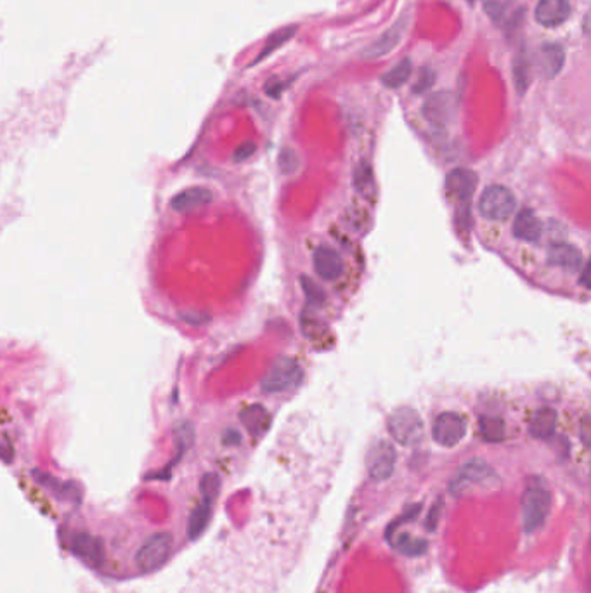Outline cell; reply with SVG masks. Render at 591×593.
I'll use <instances>...</instances> for the list:
<instances>
[{
  "label": "cell",
  "instance_id": "27",
  "mask_svg": "<svg viewBox=\"0 0 591 593\" xmlns=\"http://www.w3.org/2000/svg\"><path fill=\"white\" fill-rule=\"evenodd\" d=\"M295 33H297V26L295 25L285 26V28L277 30L276 33H272V35H270L268 38V42H265V47L262 49V52L258 54L257 59L253 61V64L255 63H260V61H264L265 57H269L270 54H272L274 51H277V49H280V47H283V45L287 44V42L292 40Z\"/></svg>",
  "mask_w": 591,
  "mask_h": 593
},
{
  "label": "cell",
  "instance_id": "13",
  "mask_svg": "<svg viewBox=\"0 0 591 593\" xmlns=\"http://www.w3.org/2000/svg\"><path fill=\"white\" fill-rule=\"evenodd\" d=\"M404 32H406V18L399 19L396 25L390 26L384 35L378 37L372 45H368V47L362 51L361 56L365 57V59H378V57L387 56L389 52H392L394 49L399 45Z\"/></svg>",
  "mask_w": 591,
  "mask_h": 593
},
{
  "label": "cell",
  "instance_id": "31",
  "mask_svg": "<svg viewBox=\"0 0 591 593\" xmlns=\"http://www.w3.org/2000/svg\"><path fill=\"white\" fill-rule=\"evenodd\" d=\"M200 493H202V498L207 500V502L214 503L215 498L220 493V477L219 473L208 472L205 473L200 480Z\"/></svg>",
  "mask_w": 591,
  "mask_h": 593
},
{
  "label": "cell",
  "instance_id": "25",
  "mask_svg": "<svg viewBox=\"0 0 591 593\" xmlns=\"http://www.w3.org/2000/svg\"><path fill=\"white\" fill-rule=\"evenodd\" d=\"M173 442H176L177 456H176V460L170 464V467H172V465H176L177 461H179L180 458L186 454L188 449L193 446V442H195V427H193L189 422L177 423L176 429H173ZM170 467L165 468V471L168 472Z\"/></svg>",
  "mask_w": 591,
  "mask_h": 593
},
{
  "label": "cell",
  "instance_id": "6",
  "mask_svg": "<svg viewBox=\"0 0 591 593\" xmlns=\"http://www.w3.org/2000/svg\"><path fill=\"white\" fill-rule=\"evenodd\" d=\"M173 548V536L167 531L154 533L135 553V564L142 572H153L168 560Z\"/></svg>",
  "mask_w": 591,
  "mask_h": 593
},
{
  "label": "cell",
  "instance_id": "39",
  "mask_svg": "<svg viewBox=\"0 0 591 593\" xmlns=\"http://www.w3.org/2000/svg\"><path fill=\"white\" fill-rule=\"evenodd\" d=\"M13 456H14L13 444H11L9 439L2 434V436H0V458H2L4 461H7V464H11V461H13Z\"/></svg>",
  "mask_w": 591,
  "mask_h": 593
},
{
  "label": "cell",
  "instance_id": "18",
  "mask_svg": "<svg viewBox=\"0 0 591 593\" xmlns=\"http://www.w3.org/2000/svg\"><path fill=\"white\" fill-rule=\"evenodd\" d=\"M33 479L40 484L42 488L49 489L56 498L64 500V502H75L79 503L82 500V489L76 486L75 483H69V480H61L57 477L51 476V473L45 472H33Z\"/></svg>",
  "mask_w": 591,
  "mask_h": 593
},
{
  "label": "cell",
  "instance_id": "2",
  "mask_svg": "<svg viewBox=\"0 0 591 593\" xmlns=\"http://www.w3.org/2000/svg\"><path fill=\"white\" fill-rule=\"evenodd\" d=\"M551 510V493L544 484H529L522 495V526L525 533H536L546 522Z\"/></svg>",
  "mask_w": 591,
  "mask_h": 593
},
{
  "label": "cell",
  "instance_id": "34",
  "mask_svg": "<svg viewBox=\"0 0 591 593\" xmlns=\"http://www.w3.org/2000/svg\"><path fill=\"white\" fill-rule=\"evenodd\" d=\"M435 84V73L430 70V68H422L418 73V79H416L415 86H413V92L415 94H425V92H428L432 88V86Z\"/></svg>",
  "mask_w": 591,
  "mask_h": 593
},
{
  "label": "cell",
  "instance_id": "16",
  "mask_svg": "<svg viewBox=\"0 0 591 593\" xmlns=\"http://www.w3.org/2000/svg\"><path fill=\"white\" fill-rule=\"evenodd\" d=\"M312 264H314L316 272H318L324 281L338 280L343 272L342 257H340L337 250L330 248V246H319V248H316L314 255H312Z\"/></svg>",
  "mask_w": 591,
  "mask_h": 593
},
{
  "label": "cell",
  "instance_id": "8",
  "mask_svg": "<svg viewBox=\"0 0 591 593\" xmlns=\"http://www.w3.org/2000/svg\"><path fill=\"white\" fill-rule=\"evenodd\" d=\"M422 113L425 120L432 127L444 129L446 125H449L454 118V113H457V98L449 91L435 92V94L428 96L427 101L423 103Z\"/></svg>",
  "mask_w": 591,
  "mask_h": 593
},
{
  "label": "cell",
  "instance_id": "28",
  "mask_svg": "<svg viewBox=\"0 0 591 593\" xmlns=\"http://www.w3.org/2000/svg\"><path fill=\"white\" fill-rule=\"evenodd\" d=\"M413 73V63L411 59H403L401 63H397L392 70L381 75V84L389 88H397L403 87L406 82L409 80Z\"/></svg>",
  "mask_w": 591,
  "mask_h": 593
},
{
  "label": "cell",
  "instance_id": "37",
  "mask_svg": "<svg viewBox=\"0 0 591 593\" xmlns=\"http://www.w3.org/2000/svg\"><path fill=\"white\" fill-rule=\"evenodd\" d=\"M179 318L193 326H202L205 323L210 321V316L203 313V311H184V313H180Z\"/></svg>",
  "mask_w": 591,
  "mask_h": 593
},
{
  "label": "cell",
  "instance_id": "17",
  "mask_svg": "<svg viewBox=\"0 0 591 593\" xmlns=\"http://www.w3.org/2000/svg\"><path fill=\"white\" fill-rule=\"evenodd\" d=\"M212 200H214V192L208 190V188L195 186L177 192L172 198V202H170V207L176 212H179V214H188V212L198 210L208 205Z\"/></svg>",
  "mask_w": 591,
  "mask_h": 593
},
{
  "label": "cell",
  "instance_id": "19",
  "mask_svg": "<svg viewBox=\"0 0 591 593\" xmlns=\"http://www.w3.org/2000/svg\"><path fill=\"white\" fill-rule=\"evenodd\" d=\"M513 236L525 243H538L543 236V224L531 209H522L513 221Z\"/></svg>",
  "mask_w": 591,
  "mask_h": 593
},
{
  "label": "cell",
  "instance_id": "22",
  "mask_svg": "<svg viewBox=\"0 0 591 593\" xmlns=\"http://www.w3.org/2000/svg\"><path fill=\"white\" fill-rule=\"evenodd\" d=\"M241 423L252 436H262L270 425V417L260 404H252L239 413Z\"/></svg>",
  "mask_w": 591,
  "mask_h": 593
},
{
  "label": "cell",
  "instance_id": "29",
  "mask_svg": "<svg viewBox=\"0 0 591 593\" xmlns=\"http://www.w3.org/2000/svg\"><path fill=\"white\" fill-rule=\"evenodd\" d=\"M354 186L361 195L372 196L373 192V171L366 161H361V163L355 167L354 171Z\"/></svg>",
  "mask_w": 591,
  "mask_h": 593
},
{
  "label": "cell",
  "instance_id": "35",
  "mask_svg": "<svg viewBox=\"0 0 591 593\" xmlns=\"http://www.w3.org/2000/svg\"><path fill=\"white\" fill-rule=\"evenodd\" d=\"M442 510H444V500L437 498L434 505L430 507V510H428L427 517H425V527H427V531L434 533V531L437 529L440 517H442Z\"/></svg>",
  "mask_w": 591,
  "mask_h": 593
},
{
  "label": "cell",
  "instance_id": "20",
  "mask_svg": "<svg viewBox=\"0 0 591 593\" xmlns=\"http://www.w3.org/2000/svg\"><path fill=\"white\" fill-rule=\"evenodd\" d=\"M566 64V51L557 42H548L539 51V71L544 79H555Z\"/></svg>",
  "mask_w": 591,
  "mask_h": 593
},
{
  "label": "cell",
  "instance_id": "7",
  "mask_svg": "<svg viewBox=\"0 0 591 593\" xmlns=\"http://www.w3.org/2000/svg\"><path fill=\"white\" fill-rule=\"evenodd\" d=\"M397 453L396 448L387 441H377L369 448L368 456H366V468H368L369 477L373 480H387L392 477L396 471Z\"/></svg>",
  "mask_w": 591,
  "mask_h": 593
},
{
  "label": "cell",
  "instance_id": "12",
  "mask_svg": "<svg viewBox=\"0 0 591 593\" xmlns=\"http://www.w3.org/2000/svg\"><path fill=\"white\" fill-rule=\"evenodd\" d=\"M536 21L546 28L563 25L570 16L569 0H539L534 9Z\"/></svg>",
  "mask_w": 591,
  "mask_h": 593
},
{
  "label": "cell",
  "instance_id": "3",
  "mask_svg": "<svg viewBox=\"0 0 591 593\" xmlns=\"http://www.w3.org/2000/svg\"><path fill=\"white\" fill-rule=\"evenodd\" d=\"M389 432L396 442L403 446H416L423 441V420L415 408L401 406L389 418Z\"/></svg>",
  "mask_w": 591,
  "mask_h": 593
},
{
  "label": "cell",
  "instance_id": "32",
  "mask_svg": "<svg viewBox=\"0 0 591 593\" xmlns=\"http://www.w3.org/2000/svg\"><path fill=\"white\" fill-rule=\"evenodd\" d=\"M300 283H302V290L305 296H307L309 304H312L314 307H319L326 302V292H324L318 283H314V281L309 278V276H302Z\"/></svg>",
  "mask_w": 591,
  "mask_h": 593
},
{
  "label": "cell",
  "instance_id": "9",
  "mask_svg": "<svg viewBox=\"0 0 591 593\" xmlns=\"http://www.w3.org/2000/svg\"><path fill=\"white\" fill-rule=\"evenodd\" d=\"M466 434V425L465 420L459 417L458 413H453V411H446V413H440L437 418H435L434 427H432V437L437 444L444 446V448H453V446L459 444L463 441Z\"/></svg>",
  "mask_w": 591,
  "mask_h": 593
},
{
  "label": "cell",
  "instance_id": "40",
  "mask_svg": "<svg viewBox=\"0 0 591 593\" xmlns=\"http://www.w3.org/2000/svg\"><path fill=\"white\" fill-rule=\"evenodd\" d=\"M222 441H224V444H227V446L229 444L238 446L239 442H241V436H239V432H236V430H226Z\"/></svg>",
  "mask_w": 591,
  "mask_h": 593
},
{
  "label": "cell",
  "instance_id": "23",
  "mask_svg": "<svg viewBox=\"0 0 591 593\" xmlns=\"http://www.w3.org/2000/svg\"><path fill=\"white\" fill-rule=\"evenodd\" d=\"M212 505H214V503L207 502V500H202V503L196 505L195 510L191 512L189 521H188L189 540H193V541L198 540V538L205 533V529H207L208 522H210V517H212Z\"/></svg>",
  "mask_w": 591,
  "mask_h": 593
},
{
  "label": "cell",
  "instance_id": "5",
  "mask_svg": "<svg viewBox=\"0 0 591 593\" xmlns=\"http://www.w3.org/2000/svg\"><path fill=\"white\" fill-rule=\"evenodd\" d=\"M302 380V367L293 357H280L270 364L269 372L262 379L260 388L265 394H280L297 387Z\"/></svg>",
  "mask_w": 591,
  "mask_h": 593
},
{
  "label": "cell",
  "instance_id": "30",
  "mask_svg": "<svg viewBox=\"0 0 591 593\" xmlns=\"http://www.w3.org/2000/svg\"><path fill=\"white\" fill-rule=\"evenodd\" d=\"M529 71H531V64H529L527 52L520 51L517 56L515 63H513V75H515V86L519 94H524L529 86Z\"/></svg>",
  "mask_w": 591,
  "mask_h": 593
},
{
  "label": "cell",
  "instance_id": "11",
  "mask_svg": "<svg viewBox=\"0 0 591 593\" xmlns=\"http://www.w3.org/2000/svg\"><path fill=\"white\" fill-rule=\"evenodd\" d=\"M486 13L490 21L507 30H515L524 19V7L515 6L512 0H488Z\"/></svg>",
  "mask_w": 591,
  "mask_h": 593
},
{
  "label": "cell",
  "instance_id": "1",
  "mask_svg": "<svg viewBox=\"0 0 591 593\" xmlns=\"http://www.w3.org/2000/svg\"><path fill=\"white\" fill-rule=\"evenodd\" d=\"M498 484H500V477L488 461L472 458V460H466L451 477L447 489L451 495L459 498V496L469 495L477 489H490Z\"/></svg>",
  "mask_w": 591,
  "mask_h": 593
},
{
  "label": "cell",
  "instance_id": "15",
  "mask_svg": "<svg viewBox=\"0 0 591 593\" xmlns=\"http://www.w3.org/2000/svg\"><path fill=\"white\" fill-rule=\"evenodd\" d=\"M477 186V175L469 168H454L446 177L447 192L461 203H469Z\"/></svg>",
  "mask_w": 591,
  "mask_h": 593
},
{
  "label": "cell",
  "instance_id": "38",
  "mask_svg": "<svg viewBox=\"0 0 591 593\" xmlns=\"http://www.w3.org/2000/svg\"><path fill=\"white\" fill-rule=\"evenodd\" d=\"M255 151H257V146H255L253 142H243L236 151H234L233 160L236 161V163H239V161H245V160H248Z\"/></svg>",
  "mask_w": 591,
  "mask_h": 593
},
{
  "label": "cell",
  "instance_id": "10",
  "mask_svg": "<svg viewBox=\"0 0 591 593\" xmlns=\"http://www.w3.org/2000/svg\"><path fill=\"white\" fill-rule=\"evenodd\" d=\"M69 546H71L73 555L79 557L85 564L94 569L103 568L104 560H106V550H104L101 538H96L87 533H79L71 538Z\"/></svg>",
  "mask_w": 591,
  "mask_h": 593
},
{
  "label": "cell",
  "instance_id": "41",
  "mask_svg": "<svg viewBox=\"0 0 591 593\" xmlns=\"http://www.w3.org/2000/svg\"><path fill=\"white\" fill-rule=\"evenodd\" d=\"M581 271H583V272H581V284H583V287L588 288V287H590V281H588V272H590V267H588V265H585V267H583Z\"/></svg>",
  "mask_w": 591,
  "mask_h": 593
},
{
  "label": "cell",
  "instance_id": "21",
  "mask_svg": "<svg viewBox=\"0 0 591 593\" xmlns=\"http://www.w3.org/2000/svg\"><path fill=\"white\" fill-rule=\"evenodd\" d=\"M555 429H557V413L551 408H541L532 415L529 423V434L541 441L553 437Z\"/></svg>",
  "mask_w": 591,
  "mask_h": 593
},
{
  "label": "cell",
  "instance_id": "36",
  "mask_svg": "<svg viewBox=\"0 0 591 593\" xmlns=\"http://www.w3.org/2000/svg\"><path fill=\"white\" fill-rule=\"evenodd\" d=\"M420 510H422V503H416V505H413V507H409L408 510L404 512L403 515H401L399 519H397V521H394L392 524H390L389 526V529H387V540H390V538H392V534L396 533L397 531V527L401 526V524H404V522H409V521H415L416 517H418V514H420Z\"/></svg>",
  "mask_w": 591,
  "mask_h": 593
},
{
  "label": "cell",
  "instance_id": "4",
  "mask_svg": "<svg viewBox=\"0 0 591 593\" xmlns=\"http://www.w3.org/2000/svg\"><path fill=\"white\" fill-rule=\"evenodd\" d=\"M517 198L507 186H488L478 200V212L488 221H507L515 214Z\"/></svg>",
  "mask_w": 591,
  "mask_h": 593
},
{
  "label": "cell",
  "instance_id": "14",
  "mask_svg": "<svg viewBox=\"0 0 591 593\" xmlns=\"http://www.w3.org/2000/svg\"><path fill=\"white\" fill-rule=\"evenodd\" d=\"M548 264L566 269L569 272H578L581 271L583 253L578 246L566 243V241H557L548 248Z\"/></svg>",
  "mask_w": 591,
  "mask_h": 593
},
{
  "label": "cell",
  "instance_id": "33",
  "mask_svg": "<svg viewBox=\"0 0 591 593\" xmlns=\"http://www.w3.org/2000/svg\"><path fill=\"white\" fill-rule=\"evenodd\" d=\"M300 158L292 148H285L280 153V168L283 174H293L299 168Z\"/></svg>",
  "mask_w": 591,
  "mask_h": 593
},
{
  "label": "cell",
  "instance_id": "26",
  "mask_svg": "<svg viewBox=\"0 0 591 593\" xmlns=\"http://www.w3.org/2000/svg\"><path fill=\"white\" fill-rule=\"evenodd\" d=\"M478 429H481L482 439L488 442H500L507 437V427L505 422L498 417H484L478 418Z\"/></svg>",
  "mask_w": 591,
  "mask_h": 593
},
{
  "label": "cell",
  "instance_id": "24",
  "mask_svg": "<svg viewBox=\"0 0 591 593\" xmlns=\"http://www.w3.org/2000/svg\"><path fill=\"white\" fill-rule=\"evenodd\" d=\"M389 541L406 557H422L428 550L427 540H423V538H413L409 536L408 533L392 534V538H390Z\"/></svg>",
  "mask_w": 591,
  "mask_h": 593
}]
</instances>
